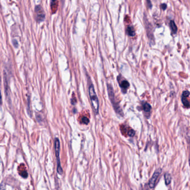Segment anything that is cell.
<instances>
[{"mask_svg": "<svg viewBox=\"0 0 190 190\" xmlns=\"http://www.w3.org/2000/svg\"><path fill=\"white\" fill-rule=\"evenodd\" d=\"M107 90H108V97L110 100V101L113 104V108L115 110V111L120 116H123V113L122 111V110L121 108L119 103L116 99V97L115 96V94L113 91V88L111 85L107 84Z\"/></svg>", "mask_w": 190, "mask_h": 190, "instance_id": "6da1fadb", "label": "cell"}, {"mask_svg": "<svg viewBox=\"0 0 190 190\" xmlns=\"http://www.w3.org/2000/svg\"><path fill=\"white\" fill-rule=\"evenodd\" d=\"M88 94H89L92 110L95 114L97 115L99 111V101L97 96L95 92V88L92 84H91L89 86Z\"/></svg>", "mask_w": 190, "mask_h": 190, "instance_id": "7a4b0ae2", "label": "cell"}, {"mask_svg": "<svg viewBox=\"0 0 190 190\" xmlns=\"http://www.w3.org/2000/svg\"><path fill=\"white\" fill-rule=\"evenodd\" d=\"M55 155L57 159V172L62 175L63 172L62 168L61 166L60 159V143L59 139L56 138L55 139Z\"/></svg>", "mask_w": 190, "mask_h": 190, "instance_id": "3957f363", "label": "cell"}, {"mask_svg": "<svg viewBox=\"0 0 190 190\" xmlns=\"http://www.w3.org/2000/svg\"><path fill=\"white\" fill-rule=\"evenodd\" d=\"M117 80L119 84L120 87L121 88V91L123 94L127 92V90L130 87L129 82L122 77H118Z\"/></svg>", "mask_w": 190, "mask_h": 190, "instance_id": "277c9868", "label": "cell"}, {"mask_svg": "<svg viewBox=\"0 0 190 190\" xmlns=\"http://www.w3.org/2000/svg\"><path fill=\"white\" fill-rule=\"evenodd\" d=\"M161 172H162V170L160 168H158V169L156 170L155 171V172L154 173L152 177L151 178V179L150 180L149 182H148V186L151 189H153L155 187L156 181Z\"/></svg>", "mask_w": 190, "mask_h": 190, "instance_id": "5b68a950", "label": "cell"}, {"mask_svg": "<svg viewBox=\"0 0 190 190\" xmlns=\"http://www.w3.org/2000/svg\"><path fill=\"white\" fill-rule=\"evenodd\" d=\"M35 12L36 15V20L38 22H41L44 20L45 18V14L43 9L40 6H37L36 7Z\"/></svg>", "mask_w": 190, "mask_h": 190, "instance_id": "8992f818", "label": "cell"}, {"mask_svg": "<svg viewBox=\"0 0 190 190\" xmlns=\"http://www.w3.org/2000/svg\"><path fill=\"white\" fill-rule=\"evenodd\" d=\"M190 95V92L188 91H185L183 92L182 95V102L183 105L186 107H190V104L189 101L187 100V97Z\"/></svg>", "mask_w": 190, "mask_h": 190, "instance_id": "52a82bcc", "label": "cell"}, {"mask_svg": "<svg viewBox=\"0 0 190 190\" xmlns=\"http://www.w3.org/2000/svg\"><path fill=\"white\" fill-rule=\"evenodd\" d=\"M171 180H172V177H171V175L169 174L168 173H166L164 174V180H165L166 185H169L171 182Z\"/></svg>", "mask_w": 190, "mask_h": 190, "instance_id": "ba28073f", "label": "cell"}, {"mask_svg": "<svg viewBox=\"0 0 190 190\" xmlns=\"http://www.w3.org/2000/svg\"><path fill=\"white\" fill-rule=\"evenodd\" d=\"M127 34L130 36H134L135 35V31L132 26H129L127 28Z\"/></svg>", "mask_w": 190, "mask_h": 190, "instance_id": "9c48e42d", "label": "cell"}, {"mask_svg": "<svg viewBox=\"0 0 190 190\" xmlns=\"http://www.w3.org/2000/svg\"><path fill=\"white\" fill-rule=\"evenodd\" d=\"M143 110L146 113H150L151 110V106L147 102L143 104Z\"/></svg>", "mask_w": 190, "mask_h": 190, "instance_id": "30bf717a", "label": "cell"}, {"mask_svg": "<svg viewBox=\"0 0 190 190\" xmlns=\"http://www.w3.org/2000/svg\"><path fill=\"white\" fill-rule=\"evenodd\" d=\"M170 27H171V28L172 30L173 33L176 34L177 31V27L173 21H171L170 22Z\"/></svg>", "mask_w": 190, "mask_h": 190, "instance_id": "8fae6325", "label": "cell"}, {"mask_svg": "<svg viewBox=\"0 0 190 190\" xmlns=\"http://www.w3.org/2000/svg\"><path fill=\"white\" fill-rule=\"evenodd\" d=\"M57 0H51V8L52 9H55L57 8Z\"/></svg>", "mask_w": 190, "mask_h": 190, "instance_id": "7c38bea8", "label": "cell"}, {"mask_svg": "<svg viewBox=\"0 0 190 190\" xmlns=\"http://www.w3.org/2000/svg\"><path fill=\"white\" fill-rule=\"evenodd\" d=\"M82 122L84 123V124H85V125H87L89 122H90V120L87 117H84L82 118Z\"/></svg>", "mask_w": 190, "mask_h": 190, "instance_id": "4fadbf2b", "label": "cell"}, {"mask_svg": "<svg viewBox=\"0 0 190 190\" xmlns=\"http://www.w3.org/2000/svg\"><path fill=\"white\" fill-rule=\"evenodd\" d=\"M135 135V132L133 130H131L128 132V135L130 137H133Z\"/></svg>", "mask_w": 190, "mask_h": 190, "instance_id": "5bb4252c", "label": "cell"}, {"mask_svg": "<svg viewBox=\"0 0 190 190\" xmlns=\"http://www.w3.org/2000/svg\"><path fill=\"white\" fill-rule=\"evenodd\" d=\"M0 190H6V186L4 183H2L0 185Z\"/></svg>", "mask_w": 190, "mask_h": 190, "instance_id": "9a60e30c", "label": "cell"}, {"mask_svg": "<svg viewBox=\"0 0 190 190\" xmlns=\"http://www.w3.org/2000/svg\"><path fill=\"white\" fill-rule=\"evenodd\" d=\"M161 7H162V9H166V7H167V5L166 4H162V6H161Z\"/></svg>", "mask_w": 190, "mask_h": 190, "instance_id": "2e32d148", "label": "cell"}, {"mask_svg": "<svg viewBox=\"0 0 190 190\" xmlns=\"http://www.w3.org/2000/svg\"><path fill=\"white\" fill-rule=\"evenodd\" d=\"M147 2H148V5H151V2H150V0H147Z\"/></svg>", "mask_w": 190, "mask_h": 190, "instance_id": "e0dca14e", "label": "cell"}, {"mask_svg": "<svg viewBox=\"0 0 190 190\" xmlns=\"http://www.w3.org/2000/svg\"><path fill=\"white\" fill-rule=\"evenodd\" d=\"M1 102V91H0V104Z\"/></svg>", "mask_w": 190, "mask_h": 190, "instance_id": "ac0fdd59", "label": "cell"}]
</instances>
